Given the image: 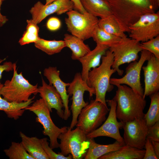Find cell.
Masks as SVG:
<instances>
[{"label": "cell", "instance_id": "5bb4252c", "mask_svg": "<svg viewBox=\"0 0 159 159\" xmlns=\"http://www.w3.org/2000/svg\"><path fill=\"white\" fill-rule=\"evenodd\" d=\"M125 145L139 149L144 148L148 130L144 118L123 123Z\"/></svg>", "mask_w": 159, "mask_h": 159}, {"label": "cell", "instance_id": "cb8c5ba5", "mask_svg": "<svg viewBox=\"0 0 159 159\" xmlns=\"http://www.w3.org/2000/svg\"><path fill=\"white\" fill-rule=\"evenodd\" d=\"M145 150L123 145L118 150L105 154L99 159H142Z\"/></svg>", "mask_w": 159, "mask_h": 159}, {"label": "cell", "instance_id": "ac0fdd59", "mask_svg": "<svg viewBox=\"0 0 159 159\" xmlns=\"http://www.w3.org/2000/svg\"><path fill=\"white\" fill-rule=\"evenodd\" d=\"M38 93L44 101L50 112H52V109H54L58 116L63 119L62 100L55 87L52 85L47 84L42 78V85L38 87Z\"/></svg>", "mask_w": 159, "mask_h": 159}, {"label": "cell", "instance_id": "30bf717a", "mask_svg": "<svg viewBox=\"0 0 159 159\" xmlns=\"http://www.w3.org/2000/svg\"><path fill=\"white\" fill-rule=\"evenodd\" d=\"M67 92L69 96H72V103L71 110L72 119L69 128L72 129L76 126L79 115L82 109L88 104L84 100L85 91L89 92L90 97L95 94V89L90 87L87 82L82 79L81 73H77L72 81L69 83Z\"/></svg>", "mask_w": 159, "mask_h": 159}, {"label": "cell", "instance_id": "f1b7e54d", "mask_svg": "<svg viewBox=\"0 0 159 159\" xmlns=\"http://www.w3.org/2000/svg\"><path fill=\"white\" fill-rule=\"evenodd\" d=\"M92 38L97 44L106 45L109 47L119 42L121 39L106 32L98 26L95 29Z\"/></svg>", "mask_w": 159, "mask_h": 159}, {"label": "cell", "instance_id": "7bdbcfd3", "mask_svg": "<svg viewBox=\"0 0 159 159\" xmlns=\"http://www.w3.org/2000/svg\"><path fill=\"white\" fill-rule=\"evenodd\" d=\"M158 1H159V0H158Z\"/></svg>", "mask_w": 159, "mask_h": 159}, {"label": "cell", "instance_id": "4fadbf2b", "mask_svg": "<svg viewBox=\"0 0 159 159\" xmlns=\"http://www.w3.org/2000/svg\"><path fill=\"white\" fill-rule=\"evenodd\" d=\"M110 109L108 116L104 123L94 131L86 135L87 138L106 136L112 138L125 145L123 138L120 135V129L123 128V123L118 122L116 114L117 103L113 98L106 100Z\"/></svg>", "mask_w": 159, "mask_h": 159}, {"label": "cell", "instance_id": "8d00e7d4", "mask_svg": "<svg viewBox=\"0 0 159 159\" xmlns=\"http://www.w3.org/2000/svg\"><path fill=\"white\" fill-rule=\"evenodd\" d=\"M6 59H0V81L1 79L2 73L4 71L9 72L13 71L15 63H12L11 62H6L2 64H1Z\"/></svg>", "mask_w": 159, "mask_h": 159}, {"label": "cell", "instance_id": "484cf974", "mask_svg": "<svg viewBox=\"0 0 159 159\" xmlns=\"http://www.w3.org/2000/svg\"><path fill=\"white\" fill-rule=\"evenodd\" d=\"M34 44L36 48L49 55L59 53L66 47L64 40H49L40 38Z\"/></svg>", "mask_w": 159, "mask_h": 159}, {"label": "cell", "instance_id": "d6986e66", "mask_svg": "<svg viewBox=\"0 0 159 159\" xmlns=\"http://www.w3.org/2000/svg\"><path fill=\"white\" fill-rule=\"evenodd\" d=\"M109 47L108 46L97 44L95 47L78 60L81 63L82 69L81 73L82 80L87 83L88 74L91 69L99 66L102 56L104 55Z\"/></svg>", "mask_w": 159, "mask_h": 159}, {"label": "cell", "instance_id": "60d3db41", "mask_svg": "<svg viewBox=\"0 0 159 159\" xmlns=\"http://www.w3.org/2000/svg\"><path fill=\"white\" fill-rule=\"evenodd\" d=\"M56 0H46L45 4L47 5L50 4Z\"/></svg>", "mask_w": 159, "mask_h": 159}, {"label": "cell", "instance_id": "8992f818", "mask_svg": "<svg viewBox=\"0 0 159 159\" xmlns=\"http://www.w3.org/2000/svg\"><path fill=\"white\" fill-rule=\"evenodd\" d=\"M25 110L32 112L36 115V121L43 126V134L50 139L49 146L52 149L59 148L57 139L59 135L67 130L68 127L59 128L54 123L50 115V112L44 100L42 98L36 100L25 108Z\"/></svg>", "mask_w": 159, "mask_h": 159}, {"label": "cell", "instance_id": "52a82bcc", "mask_svg": "<svg viewBox=\"0 0 159 159\" xmlns=\"http://www.w3.org/2000/svg\"><path fill=\"white\" fill-rule=\"evenodd\" d=\"M65 19L67 31L71 34L83 41L92 37L98 26V19L87 12L84 14L71 10L66 12Z\"/></svg>", "mask_w": 159, "mask_h": 159}, {"label": "cell", "instance_id": "f35d334b", "mask_svg": "<svg viewBox=\"0 0 159 159\" xmlns=\"http://www.w3.org/2000/svg\"><path fill=\"white\" fill-rule=\"evenodd\" d=\"M155 154L158 158H159V141H155L151 140Z\"/></svg>", "mask_w": 159, "mask_h": 159}, {"label": "cell", "instance_id": "277c9868", "mask_svg": "<svg viewBox=\"0 0 159 159\" xmlns=\"http://www.w3.org/2000/svg\"><path fill=\"white\" fill-rule=\"evenodd\" d=\"M16 63L13 68V74L11 80H7L3 84L0 91L3 98L9 102L20 103L28 101L32 94L38 93L37 84L34 85L23 76L18 74Z\"/></svg>", "mask_w": 159, "mask_h": 159}, {"label": "cell", "instance_id": "ba28073f", "mask_svg": "<svg viewBox=\"0 0 159 159\" xmlns=\"http://www.w3.org/2000/svg\"><path fill=\"white\" fill-rule=\"evenodd\" d=\"M109 111L107 107L101 102L91 100L81 110L76 126L87 135L98 128L105 121Z\"/></svg>", "mask_w": 159, "mask_h": 159}, {"label": "cell", "instance_id": "83f0119b", "mask_svg": "<svg viewBox=\"0 0 159 159\" xmlns=\"http://www.w3.org/2000/svg\"><path fill=\"white\" fill-rule=\"evenodd\" d=\"M98 26L106 32L120 38L127 37L112 15L98 19Z\"/></svg>", "mask_w": 159, "mask_h": 159}, {"label": "cell", "instance_id": "5b68a950", "mask_svg": "<svg viewBox=\"0 0 159 159\" xmlns=\"http://www.w3.org/2000/svg\"><path fill=\"white\" fill-rule=\"evenodd\" d=\"M58 139L60 140L59 152L64 156L71 154L73 159L84 158L89 147V142L86 135L78 127L72 130L68 127L65 132L61 133Z\"/></svg>", "mask_w": 159, "mask_h": 159}, {"label": "cell", "instance_id": "9a60e30c", "mask_svg": "<svg viewBox=\"0 0 159 159\" xmlns=\"http://www.w3.org/2000/svg\"><path fill=\"white\" fill-rule=\"evenodd\" d=\"M74 8V4L71 0H56L47 5L39 1L29 10L32 16L31 20L38 24L50 14L54 13L62 14Z\"/></svg>", "mask_w": 159, "mask_h": 159}, {"label": "cell", "instance_id": "d6a6232c", "mask_svg": "<svg viewBox=\"0 0 159 159\" xmlns=\"http://www.w3.org/2000/svg\"><path fill=\"white\" fill-rule=\"evenodd\" d=\"M42 146L44 152L49 159H72V157L71 154L65 156L61 155L59 152L57 153L54 152L49 146V143L47 138H44L40 139Z\"/></svg>", "mask_w": 159, "mask_h": 159}, {"label": "cell", "instance_id": "ab89813d", "mask_svg": "<svg viewBox=\"0 0 159 159\" xmlns=\"http://www.w3.org/2000/svg\"><path fill=\"white\" fill-rule=\"evenodd\" d=\"M2 1V0H0V27L2 26L8 20L6 17L2 15L0 12L1 7Z\"/></svg>", "mask_w": 159, "mask_h": 159}, {"label": "cell", "instance_id": "44dd1931", "mask_svg": "<svg viewBox=\"0 0 159 159\" xmlns=\"http://www.w3.org/2000/svg\"><path fill=\"white\" fill-rule=\"evenodd\" d=\"M88 139L89 147L84 158L85 159H98L105 154L119 150L124 145L117 141L112 144L104 145L96 143L94 138Z\"/></svg>", "mask_w": 159, "mask_h": 159}, {"label": "cell", "instance_id": "836d02e7", "mask_svg": "<svg viewBox=\"0 0 159 159\" xmlns=\"http://www.w3.org/2000/svg\"><path fill=\"white\" fill-rule=\"evenodd\" d=\"M144 147L145 148L143 159H158L155 152L151 140L147 138Z\"/></svg>", "mask_w": 159, "mask_h": 159}, {"label": "cell", "instance_id": "7c38bea8", "mask_svg": "<svg viewBox=\"0 0 159 159\" xmlns=\"http://www.w3.org/2000/svg\"><path fill=\"white\" fill-rule=\"evenodd\" d=\"M130 38L140 42L151 39L159 35V12L142 16L129 28Z\"/></svg>", "mask_w": 159, "mask_h": 159}, {"label": "cell", "instance_id": "e575fe53", "mask_svg": "<svg viewBox=\"0 0 159 159\" xmlns=\"http://www.w3.org/2000/svg\"><path fill=\"white\" fill-rule=\"evenodd\" d=\"M147 138L152 141H159V121L148 128Z\"/></svg>", "mask_w": 159, "mask_h": 159}, {"label": "cell", "instance_id": "74e56055", "mask_svg": "<svg viewBox=\"0 0 159 159\" xmlns=\"http://www.w3.org/2000/svg\"><path fill=\"white\" fill-rule=\"evenodd\" d=\"M74 5V9L80 13L84 14L87 11L82 6L80 0H71Z\"/></svg>", "mask_w": 159, "mask_h": 159}, {"label": "cell", "instance_id": "603a6c76", "mask_svg": "<svg viewBox=\"0 0 159 159\" xmlns=\"http://www.w3.org/2000/svg\"><path fill=\"white\" fill-rule=\"evenodd\" d=\"M87 12L102 18L112 15L111 8L106 0H80Z\"/></svg>", "mask_w": 159, "mask_h": 159}, {"label": "cell", "instance_id": "b9f144b4", "mask_svg": "<svg viewBox=\"0 0 159 159\" xmlns=\"http://www.w3.org/2000/svg\"><path fill=\"white\" fill-rule=\"evenodd\" d=\"M4 0H2V1H4Z\"/></svg>", "mask_w": 159, "mask_h": 159}, {"label": "cell", "instance_id": "ffe728a7", "mask_svg": "<svg viewBox=\"0 0 159 159\" xmlns=\"http://www.w3.org/2000/svg\"><path fill=\"white\" fill-rule=\"evenodd\" d=\"M3 84L0 82V91ZM35 96L27 101L20 103L8 101L1 97L0 93V110L4 111L9 118L17 120L22 116L25 108L33 102Z\"/></svg>", "mask_w": 159, "mask_h": 159}, {"label": "cell", "instance_id": "8fae6325", "mask_svg": "<svg viewBox=\"0 0 159 159\" xmlns=\"http://www.w3.org/2000/svg\"><path fill=\"white\" fill-rule=\"evenodd\" d=\"M138 61L130 63L126 68V74L120 78H111L110 83L116 86L125 85L130 87L138 94L143 97L144 90L140 82V73L145 62L150 58L152 54L148 51L142 50Z\"/></svg>", "mask_w": 159, "mask_h": 159}, {"label": "cell", "instance_id": "3957f363", "mask_svg": "<svg viewBox=\"0 0 159 159\" xmlns=\"http://www.w3.org/2000/svg\"><path fill=\"white\" fill-rule=\"evenodd\" d=\"M113 54L109 49L102 56V62L100 65L92 69L88 75L87 84L95 91V101L100 102L107 106L105 100L107 92L111 91L113 85L110 83L112 75L116 72L112 68L113 62Z\"/></svg>", "mask_w": 159, "mask_h": 159}, {"label": "cell", "instance_id": "6da1fadb", "mask_svg": "<svg viewBox=\"0 0 159 159\" xmlns=\"http://www.w3.org/2000/svg\"><path fill=\"white\" fill-rule=\"evenodd\" d=\"M112 15L121 30L129 32V27L143 15L155 12V0H106Z\"/></svg>", "mask_w": 159, "mask_h": 159}, {"label": "cell", "instance_id": "d4e9b609", "mask_svg": "<svg viewBox=\"0 0 159 159\" xmlns=\"http://www.w3.org/2000/svg\"><path fill=\"white\" fill-rule=\"evenodd\" d=\"M64 40L66 47L72 51L71 58L73 60H78L91 51L89 46L83 40L71 34H65Z\"/></svg>", "mask_w": 159, "mask_h": 159}, {"label": "cell", "instance_id": "1f68e13d", "mask_svg": "<svg viewBox=\"0 0 159 159\" xmlns=\"http://www.w3.org/2000/svg\"><path fill=\"white\" fill-rule=\"evenodd\" d=\"M143 50L149 51L159 58V35L147 41L140 43Z\"/></svg>", "mask_w": 159, "mask_h": 159}, {"label": "cell", "instance_id": "2e32d148", "mask_svg": "<svg viewBox=\"0 0 159 159\" xmlns=\"http://www.w3.org/2000/svg\"><path fill=\"white\" fill-rule=\"evenodd\" d=\"M147 65L142 67L145 89L143 97L156 93L159 90V58L152 54Z\"/></svg>", "mask_w": 159, "mask_h": 159}, {"label": "cell", "instance_id": "7a4b0ae2", "mask_svg": "<svg viewBox=\"0 0 159 159\" xmlns=\"http://www.w3.org/2000/svg\"><path fill=\"white\" fill-rule=\"evenodd\" d=\"M116 86L117 89L113 98L117 103V118L125 123L136 118H144V110L146 103L145 99L126 85Z\"/></svg>", "mask_w": 159, "mask_h": 159}, {"label": "cell", "instance_id": "4dcf8cb0", "mask_svg": "<svg viewBox=\"0 0 159 159\" xmlns=\"http://www.w3.org/2000/svg\"><path fill=\"white\" fill-rule=\"evenodd\" d=\"M4 151L10 159H34L27 153L21 142H12L9 148Z\"/></svg>", "mask_w": 159, "mask_h": 159}, {"label": "cell", "instance_id": "4316f807", "mask_svg": "<svg viewBox=\"0 0 159 159\" xmlns=\"http://www.w3.org/2000/svg\"><path fill=\"white\" fill-rule=\"evenodd\" d=\"M149 96L151 100L150 107L144 117L148 128L159 121V92L153 94Z\"/></svg>", "mask_w": 159, "mask_h": 159}, {"label": "cell", "instance_id": "d590c367", "mask_svg": "<svg viewBox=\"0 0 159 159\" xmlns=\"http://www.w3.org/2000/svg\"><path fill=\"white\" fill-rule=\"evenodd\" d=\"M61 26V22L60 19L56 17H52L47 21L46 26L50 31H55L59 29Z\"/></svg>", "mask_w": 159, "mask_h": 159}, {"label": "cell", "instance_id": "f546056e", "mask_svg": "<svg viewBox=\"0 0 159 159\" xmlns=\"http://www.w3.org/2000/svg\"><path fill=\"white\" fill-rule=\"evenodd\" d=\"M26 22V30L19 41V43L21 46L35 43L40 38L39 36V28L37 24L33 22L31 19L27 20Z\"/></svg>", "mask_w": 159, "mask_h": 159}, {"label": "cell", "instance_id": "e0dca14e", "mask_svg": "<svg viewBox=\"0 0 159 159\" xmlns=\"http://www.w3.org/2000/svg\"><path fill=\"white\" fill-rule=\"evenodd\" d=\"M44 75L47 79L49 84L52 85L60 94L64 105V117L65 120H67L71 115V112L68 106L69 98L66 87L69 83L63 82L59 77L60 72L56 67H49L44 70Z\"/></svg>", "mask_w": 159, "mask_h": 159}, {"label": "cell", "instance_id": "9c48e42d", "mask_svg": "<svg viewBox=\"0 0 159 159\" xmlns=\"http://www.w3.org/2000/svg\"><path fill=\"white\" fill-rule=\"evenodd\" d=\"M109 50L113 54L112 68L120 76H122L123 73V70L120 69V66L138 60V54L143 50L140 42L127 36L121 38L119 42L110 47Z\"/></svg>", "mask_w": 159, "mask_h": 159}, {"label": "cell", "instance_id": "7402d4cb", "mask_svg": "<svg viewBox=\"0 0 159 159\" xmlns=\"http://www.w3.org/2000/svg\"><path fill=\"white\" fill-rule=\"evenodd\" d=\"M19 135L24 148L34 159H49L42 148L40 139L29 137L21 132H20Z\"/></svg>", "mask_w": 159, "mask_h": 159}]
</instances>
